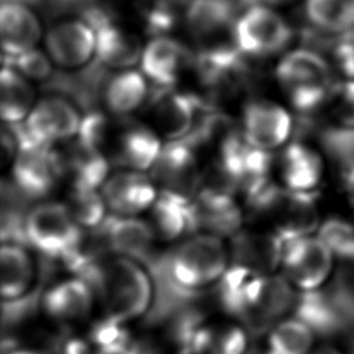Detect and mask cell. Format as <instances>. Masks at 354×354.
I'll use <instances>...</instances> for the list:
<instances>
[{"mask_svg": "<svg viewBox=\"0 0 354 354\" xmlns=\"http://www.w3.org/2000/svg\"><path fill=\"white\" fill-rule=\"evenodd\" d=\"M196 149L185 138L163 144L160 155L151 169V177L159 191L194 198L203 178Z\"/></svg>", "mask_w": 354, "mask_h": 354, "instance_id": "14", "label": "cell"}, {"mask_svg": "<svg viewBox=\"0 0 354 354\" xmlns=\"http://www.w3.org/2000/svg\"><path fill=\"white\" fill-rule=\"evenodd\" d=\"M82 17L95 30V61L106 69H131L140 64L144 43L120 21L112 19L95 3L86 4Z\"/></svg>", "mask_w": 354, "mask_h": 354, "instance_id": "10", "label": "cell"}, {"mask_svg": "<svg viewBox=\"0 0 354 354\" xmlns=\"http://www.w3.org/2000/svg\"><path fill=\"white\" fill-rule=\"evenodd\" d=\"M313 354H342V353H339V351H336V350H319V351H315L314 350V353Z\"/></svg>", "mask_w": 354, "mask_h": 354, "instance_id": "43", "label": "cell"}, {"mask_svg": "<svg viewBox=\"0 0 354 354\" xmlns=\"http://www.w3.org/2000/svg\"><path fill=\"white\" fill-rule=\"evenodd\" d=\"M149 210V224L159 241H177L196 232L192 198L159 191Z\"/></svg>", "mask_w": 354, "mask_h": 354, "instance_id": "26", "label": "cell"}, {"mask_svg": "<svg viewBox=\"0 0 354 354\" xmlns=\"http://www.w3.org/2000/svg\"><path fill=\"white\" fill-rule=\"evenodd\" d=\"M6 64H7V58H6V55L3 54V51L0 50V69H1Z\"/></svg>", "mask_w": 354, "mask_h": 354, "instance_id": "44", "label": "cell"}, {"mask_svg": "<svg viewBox=\"0 0 354 354\" xmlns=\"http://www.w3.org/2000/svg\"><path fill=\"white\" fill-rule=\"evenodd\" d=\"M205 101L191 93L159 88L149 101L152 129L166 141L188 138L195 129Z\"/></svg>", "mask_w": 354, "mask_h": 354, "instance_id": "16", "label": "cell"}, {"mask_svg": "<svg viewBox=\"0 0 354 354\" xmlns=\"http://www.w3.org/2000/svg\"><path fill=\"white\" fill-rule=\"evenodd\" d=\"M321 109L330 127L354 129V77H344L330 87Z\"/></svg>", "mask_w": 354, "mask_h": 354, "instance_id": "33", "label": "cell"}, {"mask_svg": "<svg viewBox=\"0 0 354 354\" xmlns=\"http://www.w3.org/2000/svg\"><path fill=\"white\" fill-rule=\"evenodd\" d=\"M241 122V131L248 142L266 152L285 147L293 130L290 112L266 98L250 100L243 106Z\"/></svg>", "mask_w": 354, "mask_h": 354, "instance_id": "17", "label": "cell"}, {"mask_svg": "<svg viewBox=\"0 0 354 354\" xmlns=\"http://www.w3.org/2000/svg\"><path fill=\"white\" fill-rule=\"evenodd\" d=\"M40 263L22 242H0V303L19 300L39 286Z\"/></svg>", "mask_w": 354, "mask_h": 354, "instance_id": "22", "label": "cell"}, {"mask_svg": "<svg viewBox=\"0 0 354 354\" xmlns=\"http://www.w3.org/2000/svg\"><path fill=\"white\" fill-rule=\"evenodd\" d=\"M246 354H271V353L268 351V348L266 346L264 347H254V346L250 344V347L246 351Z\"/></svg>", "mask_w": 354, "mask_h": 354, "instance_id": "42", "label": "cell"}, {"mask_svg": "<svg viewBox=\"0 0 354 354\" xmlns=\"http://www.w3.org/2000/svg\"><path fill=\"white\" fill-rule=\"evenodd\" d=\"M275 79L289 104L301 113L321 109L336 82L332 64L319 51L301 47L282 55Z\"/></svg>", "mask_w": 354, "mask_h": 354, "instance_id": "4", "label": "cell"}, {"mask_svg": "<svg viewBox=\"0 0 354 354\" xmlns=\"http://www.w3.org/2000/svg\"><path fill=\"white\" fill-rule=\"evenodd\" d=\"M66 144L68 148L59 152L64 162L65 178L69 180V185L101 188L111 174L108 156L79 138H73Z\"/></svg>", "mask_w": 354, "mask_h": 354, "instance_id": "28", "label": "cell"}, {"mask_svg": "<svg viewBox=\"0 0 354 354\" xmlns=\"http://www.w3.org/2000/svg\"><path fill=\"white\" fill-rule=\"evenodd\" d=\"M37 100L36 84L10 64L0 69V124L19 126Z\"/></svg>", "mask_w": 354, "mask_h": 354, "instance_id": "29", "label": "cell"}, {"mask_svg": "<svg viewBox=\"0 0 354 354\" xmlns=\"http://www.w3.org/2000/svg\"><path fill=\"white\" fill-rule=\"evenodd\" d=\"M86 354H140L134 347L129 346L120 339H112L101 343H95L88 347Z\"/></svg>", "mask_w": 354, "mask_h": 354, "instance_id": "38", "label": "cell"}, {"mask_svg": "<svg viewBox=\"0 0 354 354\" xmlns=\"http://www.w3.org/2000/svg\"><path fill=\"white\" fill-rule=\"evenodd\" d=\"M163 144L151 126L126 122L113 127L111 123L105 153L111 163L122 169L148 171L158 160Z\"/></svg>", "mask_w": 354, "mask_h": 354, "instance_id": "13", "label": "cell"}, {"mask_svg": "<svg viewBox=\"0 0 354 354\" xmlns=\"http://www.w3.org/2000/svg\"><path fill=\"white\" fill-rule=\"evenodd\" d=\"M322 141L330 156L342 166L343 173H354V129L329 127Z\"/></svg>", "mask_w": 354, "mask_h": 354, "instance_id": "36", "label": "cell"}, {"mask_svg": "<svg viewBox=\"0 0 354 354\" xmlns=\"http://www.w3.org/2000/svg\"><path fill=\"white\" fill-rule=\"evenodd\" d=\"M100 189L108 212L118 216H137L151 209L159 194L147 171L127 169L109 174Z\"/></svg>", "mask_w": 354, "mask_h": 354, "instance_id": "19", "label": "cell"}, {"mask_svg": "<svg viewBox=\"0 0 354 354\" xmlns=\"http://www.w3.org/2000/svg\"><path fill=\"white\" fill-rule=\"evenodd\" d=\"M319 239L343 263L354 261V224L342 217H329L318 227Z\"/></svg>", "mask_w": 354, "mask_h": 354, "instance_id": "34", "label": "cell"}, {"mask_svg": "<svg viewBox=\"0 0 354 354\" xmlns=\"http://www.w3.org/2000/svg\"><path fill=\"white\" fill-rule=\"evenodd\" d=\"M44 29L32 4L0 0V50L7 59L40 46Z\"/></svg>", "mask_w": 354, "mask_h": 354, "instance_id": "21", "label": "cell"}, {"mask_svg": "<svg viewBox=\"0 0 354 354\" xmlns=\"http://www.w3.org/2000/svg\"><path fill=\"white\" fill-rule=\"evenodd\" d=\"M278 173L283 188L295 192H317L325 174L324 158L310 144L292 141L281 152Z\"/></svg>", "mask_w": 354, "mask_h": 354, "instance_id": "24", "label": "cell"}, {"mask_svg": "<svg viewBox=\"0 0 354 354\" xmlns=\"http://www.w3.org/2000/svg\"><path fill=\"white\" fill-rule=\"evenodd\" d=\"M149 83L141 71L134 68L115 71L102 84L101 97L105 109L116 118H127L147 101Z\"/></svg>", "mask_w": 354, "mask_h": 354, "instance_id": "27", "label": "cell"}, {"mask_svg": "<svg viewBox=\"0 0 354 354\" xmlns=\"http://www.w3.org/2000/svg\"><path fill=\"white\" fill-rule=\"evenodd\" d=\"M17 149L18 141L14 129L0 124V176L10 170Z\"/></svg>", "mask_w": 354, "mask_h": 354, "instance_id": "37", "label": "cell"}, {"mask_svg": "<svg viewBox=\"0 0 354 354\" xmlns=\"http://www.w3.org/2000/svg\"><path fill=\"white\" fill-rule=\"evenodd\" d=\"M286 1H290V0H245V7L252 6V4H267V6L274 7L277 4H282Z\"/></svg>", "mask_w": 354, "mask_h": 354, "instance_id": "41", "label": "cell"}, {"mask_svg": "<svg viewBox=\"0 0 354 354\" xmlns=\"http://www.w3.org/2000/svg\"><path fill=\"white\" fill-rule=\"evenodd\" d=\"M335 254L322 239L306 235L283 242L281 271L295 290L313 293L322 289L333 272Z\"/></svg>", "mask_w": 354, "mask_h": 354, "instance_id": "9", "label": "cell"}, {"mask_svg": "<svg viewBox=\"0 0 354 354\" xmlns=\"http://www.w3.org/2000/svg\"><path fill=\"white\" fill-rule=\"evenodd\" d=\"M95 231L108 253L127 256L142 263L158 241L151 224L137 216L108 214Z\"/></svg>", "mask_w": 354, "mask_h": 354, "instance_id": "23", "label": "cell"}, {"mask_svg": "<svg viewBox=\"0 0 354 354\" xmlns=\"http://www.w3.org/2000/svg\"><path fill=\"white\" fill-rule=\"evenodd\" d=\"M41 43L54 66L61 71H80L95 61V30L82 15L50 25Z\"/></svg>", "mask_w": 354, "mask_h": 354, "instance_id": "11", "label": "cell"}, {"mask_svg": "<svg viewBox=\"0 0 354 354\" xmlns=\"http://www.w3.org/2000/svg\"><path fill=\"white\" fill-rule=\"evenodd\" d=\"M304 17L318 33L343 36L354 32V0H306Z\"/></svg>", "mask_w": 354, "mask_h": 354, "instance_id": "31", "label": "cell"}, {"mask_svg": "<svg viewBox=\"0 0 354 354\" xmlns=\"http://www.w3.org/2000/svg\"><path fill=\"white\" fill-rule=\"evenodd\" d=\"M6 354H65V353L58 347V344H51L43 348H24L15 344Z\"/></svg>", "mask_w": 354, "mask_h": 354, "instance_id": "39", "label": "cell"}, {"mask_svg": "<svg viewBox=\"0 0 354 354\" xmlns=\"http://www.w3.org/2000/svg\"><path fill=\"white\" fill-rule=\"evenodd\" d=\"M231 264L246 267L260 274H275L279 270L283 241L268 231H242L231 236Z\"/></svg>", "mask_w": 354, "mask_h": 354, "instance_id": "25", "label": "cell"}, {"mask_svg": "<svg viewBox=\"0 0 354 354\" xmlns=\"http://www.w3.org/2000/svg\"><path fill=\"white\" fill-rule=\"evenodd\" d=\"M162 263L176 290L196 293L218 283L231 266V259L223 238L196 232L183 239Z\"/></svg>", "mask_w": 354, "mask_h": 354, "instance_id": "3", "label": "cell"}, {"mask_svg": "<svg viewBox=\"0 0 354 354\" xmlns=\"http://www.w3.org/2000/svg\"><path fill=\"white\" fill-rule=\"evenodd\" d=\"M97 306L91 285L80 275L61 278L41 289L40 311L62 328L84 324Z\"/></svg>", "mask_w": 354, "mask_h": 354, "instance_id": "12", "label": "cell"}, {"mask_svg": "<svg viewBox=\"0 0 354 354\" xmlns=\"http://www.w3.org/2000/svg\"><path fill=\"white\" fill-rule=\"evenodd\" d=\"M343 181H344L348 203L354 212V173H343Z\"/></svg>", "mask_w": 354, "mask_h": 354, "instance_id": "40", "label": "cell"}, {"mask_svg": "<svg viewBox=\"0 0 354 354\" xmlns=\"http://www.w3.org/2000/svg\"><path fill=\"white\" fill-rule=\"evenodd\" d=\"M62 202L82 230H97L108 217V207L100 188L69 185Z\"/></svg>", "mask_w": 354, "mask_h": 354, "instance_id": "32", "label": "cell"}, {"mask_svg": "<svg viewBox=\"0 0 354 354\" xmlns=\"http://www.w3.org/2000/svg\"><path fill=\"white\" fill-rule=\"evenodd\" d=\"M84 235L64 202L43 199L26 209L25 243L41 259L64 263L80 245Z\"/></svg>", "mask_w": 354, "mask_h": 354, "instance_id": "5", "label": "cell"}, {"mask_svg": "<svg viewBox=\"0 0 354 354\" xmlns=\"http://www.w3.org/2000/svg\"><path fill=\"white\" fill-rule=\"evenodd\" d=\"M266 347L271 354H313L315 333L313 325L299 315H286L267 332Z\"/></svg>", "mask_w": 354, "mask_h": 354, "instance_id": "30", "label": "cell"}, {"mask_svg": "<svg viewBox=\"0 0 354 354\" xmlns=\"http://www.w3.org/2000/svg\"><path fill=\"white\" fill-rule=\"evenodd\" d=\"M7 64H10L14 69H17L24 77H26L33 84L48 82L55 69L50 57L40 46L15 58L7 59Z\"/></svg>", "mask_w": 354, "mask_h": 354, "instance_id": "35", "label": "cell"}, {"mask_svg": "<svg viewBox=\"0 0 354 354\" xmlns=\"http://www.w3.org/2000/svg\"><path fill=\"white\" fill-rule=\"evenodd\" d=\"M293 29L271 6L252 4L235 19L232 39L243 57L266 58L283 51L292 41Z\"/></svg>", "mask_w": 354, "mask_h": 354, "instance_id": "7", "label": "cell"}, {"mask_svg": "<svg viewBox=\"0 0 354 354\" xmlns=\"http://www.w3.org/2000/svg\"><path fill=\"white\" fill-rule=\"evenodd\" d=\"M194 59L189 48L176 37L155 35L144 44L140 66L148 83L170 88L181 80Z\"/></svg>", "mask_w": 354, "mask_h": 354, "instance_id": "18", "label": "cell"}, {"mask_svg": "<svg viewBox=\"0 0 354 354\" xmlns=\"http://www.w3.org/2000/svg\"><path fill=\"white\" fill-rule=\"evenodd\" d=\"M249 347V329L232 319L194 324L183 337V354H246Z\"/></svg>", "mask_w": 354, "mask_h": 354, "instance_id": "20", "label": "cell"}, {"mask_svg": "<svg viewBox=\"0 0 354 354\" xmlns=\"http://www.w3.org/2000/svg\"><path fill=\"white\" fill-rule=\"evenodd\" d=\"M83 113L69 97L51 93L37 97L26 119L12 127L18 142L58 147L76 138Z\"/></svg>", "mask_w": 354, "mask_h": 354, "instance_id": "6", "label": "cell"}, {"mask_svg": "<svg viewBox=\"0 0 354 354\" xmlns=\"http://www.w3.org/2000/svg\"><path fill=\"white\" fill-rule=\"evenodd\" d=\"M238 10L235 0H185L181 24L201 48L234 43L232 28Z\"/></svg>", "mask_w": 354, "mask_h": 354, "instance_id": "15", "label": "cell"}, {"mask_svg": "<svg viewBox=\"0 0 354 354\" xmlns=\"http://www.w3.org/2000/svg\"><path fill=\"white\" fill-rule=\"evenodd\" d=\"M225 308L249 330L267 332L295 306V289L282 277L231 264L218 282Z\"/></svg>", "mask_w": 354, "mask_h": 354, "instance_id": "2", "label": "cell"}, {"mask_svg": "<svg viewBox=\"0 0 354 354\" xmlns=\"http://www.w3.org/2000/svg\"><path fill=\"white\" fill-rule=\"evenodd\" d=\"M8 173L17 194L36 202L47 199L65 180L64 162L58 147L28 142H18Z\"/></svg>", "mask_w": 354, "mask_h": 354, "instance_id": "8", "label": "cell"}, {"mask_svg": "<svg viewBox=\"0 0 354 354\" xmlns=\"http://www.w3.org/2000/svg\"><path fill=\"white\" fill-rule=\"evenodd\" d=\"M79 275L91 285L105 321L116 326L142 318L152 307L153 277L140 260L104 253Z\"/></svg>", "mask_w": 354, "mask_h": 354, "instance_id": "1", "label": "cell"}]
</instances>
